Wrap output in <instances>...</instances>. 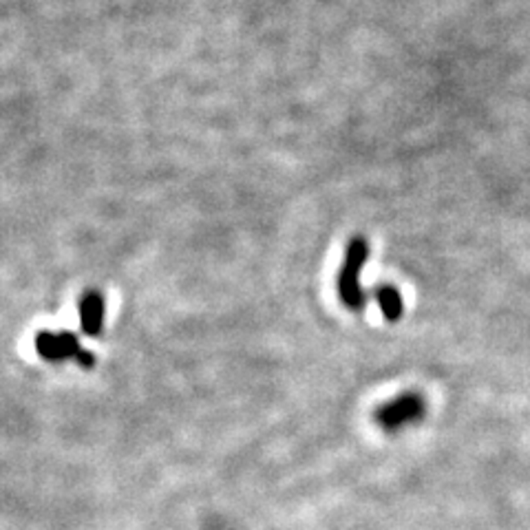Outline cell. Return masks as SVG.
I'll return each mask as SVG.
<instances>
[{
    "instance_id": "6da1fadb",
    "label": "cell",
    "mask_w": 530,
    "mask_h": 530,
    "mask_svg": "<svg viewBox=\"0 0 530 530\" xmlns=\"http://www.w3.org/2000/svg\"><path fill=\"white\" fill-rule=\"evenodd\" d=\"M427 405H425V398L420 396L417 391L411 393H402L391 402H385L378 411H376V422L380 429L385 431H398L407 425L417 422L420 417L425 415Z\"/></svg>"
},
{
    "instance_id": "7a4b0ae2",
    "label": "cell",
    "mask_w": 530,
    "mask_h": 530,
    "mask_svg": "<svg viewBox=\"0 0 530 530\" xmlns=\"http://www.w3.org/2000/svg\"><path fill=\"white\" fill-rule=\"evenodd\" d=\"M364 257H367V246H364V241H360V239L352 241L350 250H347V259H345L342 272L338 277L340 301L350 309H360L362 303H364L362 301V289H360V283H358Z\"/></svg>"
},
{
    "instance_id": "3957f363",
    "label": "cell",
    "mask_w": 530,
    "mask_h": 530,
    "mask_svg": "<svg viewBox=\"0 0 530 530\" xmlns=\"http://www.w3.org/2000/svg\"><path fill=\"white\" fill-rule=\"evenodd\" d=\"M35 345H38V352L45 358H53V360L64 358V356H73L71 352H78V342H76V338H73L71 334L53 336V334L42 332L38 336V340H35Z\"/></svg>"
},
{
    "instance_id": "277c9868",
    "label": "cell",
    "mask_w": 530,
    "mask_h": 530,
    "mask_svg": "<svg viewBox=\"0 0 530 530\" xmlns=\"http://www.w3.org/2000/svg\"><path fill=\"white\" fill-rule=\"evenodd\" d=\"M80 314H82V327L88 334H98L102 327V316H104V301L98 292H88L82 296L80 303Z\"/></svg>"
},
{
    "instance_id": "5b68a950",
    "label": "cell",
    "mask_w": 530,
    "mask_h": 530,
    "mask_svg": "<svg viewBox=\"0 0 530 530\" xmlns=\"http://www.w3.org/2000/svg\"><path fill=\"white\" fill-rule=\"evenodd\" d=\"M378 303L385 318L389 323H396L402 316V299L393 287H380L378 289Z\"/></svg>"
}]
</instances>
